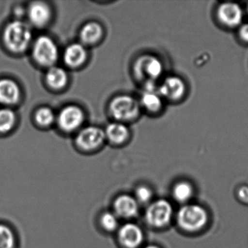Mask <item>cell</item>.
Returning <instances> with one entry per match:
<instances>
[{"label": "cell", "instance_id": "obj_1", "mask_svg": "<svg viewBox=\"0 0 248 248\" xmlns=\"http://www.w3.org/2000/svg\"><path fill=\"white\" fill-rule=\"evenodd\" d=\"M32 40L31 29L26 23L14 21L5 26L2 41L8 50L15 53H22L28 48Z\"/></svg>", "mask_w": 248, "mask_h": 248}, {"label": "cell", "instance_id": "obj_2", "mask_svg": "<svg viewBox=\"0 0 248 248\" xmlns=\"http://www.w3.org/2000/svg\"><path fill=\"white\" fill-rule=\"evenodd\" d=\"M208 216L207 212L197 204H186L180 209L177 216L179 226L188 232H195L205 226Z\"/></svg>", "mask_w": 248, "mask_h": 248}, {"label": "cell", "instance_id": "obj_3", "mask_svg": "<svg viewBox=\"0 0 248 248\" xmlns=\"http://www.w3.org/2000/svg\"><path fill=\"white\" fill-rule=\"evenodd\" d=\"M134 69L136 76L146 82V85H155L163 74V63L159 58L146 55L138 59Z\"/></svg>", "mask_w": 248, "mask_h": 248}, {"label": "cell", "instance_id": "obj_4", "mask_svg": "<svg viewBox=\"0 0 248 248\" xmlns=\"http://www.w3.org/2000/svg\"><path fill=\"white\" fill-rule=\"evenodd\" d=\"M140 104L133 97L121 95L115 97L109 104V111L118 121L134 120L140 113Z\"/></svg>", "mask_w": 248, "mask_h": 248}, {"label": "cell", "instance_id": "obj_5", "mask_svg": "<svg viewBox=\"0 0 248 248\" xmlns=\"http://www.w3.org/2000/svg\"><path fill=\"white\" fill-rule=\"evenodd\" d=\"M32 55L39 64L51 67L59 59V49L50 37L40 36L34 42Z\"/></svg>", "mask_w": 248, "mask_h": 248}, {"label": "cell", "instance_id": "obj_6", "mask_svg": "<svg viewBox=\"0 0 248 248\" xmlns=\"http://www.w3.org/2000/svg\"><path fill=\"white\" fill-rule=\"evenodd\" d=\"M172 215L170 203L165 200H158L149 204L145 213V218L150 226L161 228L168 224Z\"/></svg>", "mask_w": 248, "mask_h": 248}, {"label": "cell", "instance_id": "obj_7", "mask_svg": "<svg viewBox=\"0 0 248 248\" xmlns=\"http://www.w3.org/2000/svg\"><path fill=\"white\" fill-rule=\"evenodd\" d=\"M85 120L82 108L78 106L69 105L64 107L58 116V124L61 129L72 132L80 127Z\"/></svg>", "mask_w": 248, "mask_h": 248}, {"label": "cell", "instance_id": "obj_8", "mask_svg": "<svg viewBox=\"0 0 248 248\" xmlns=\"http://www.w3.org/2000/svg\"><path fill=\"white\" fill-rule=\"evenodd\" d=\"M105 131L98 127H85L77 136L76 143L83 150L91 151L96 149L104 143Z\"/></svg>", "mask_w": 248, "mask_h": 248}, {"label": "cell", "instance_id": "obj_9", "mask_svg": "<svg viewBox=\"0 0 248 248\" xmlns=\"http://www.w3.org/2000/svg\"><path fill=\"white\" fill-rule=\"evenodd\" d=\"M120 243L125 248H137L143 241V232L134 223H126L120 226L117 233Z\"/></svg>", "mask_w": 248, "mask_h": 248}, {"label": "cell", "instance_id": "obj_10", "mask_svg": "<svg viewBox=\"0 0 248 248\" xmlns=\"http://www.w3.org/2000/svg\"><path fill=\"white\" fill-rule=\"evenodd\" d=\"M158 92L162 98L177 101L181 99L185 95V83L178 77L169 76L162 81L158 88Z\"/></svg>", "mask_w": 248, "mask_h": 248}, {"label": "cell", "instance_id": "obj_11", "mask_svg": "<svg viewBox=\"0 0 248 248\" xmlns=\"http://www.w3.org/2000/svg\"><path fill=\"white\" fill-rule=\"evenodd\" d=\"M219 21L228 27H236L242 23L243 11L238 4L224 2L218 7L217 12Z\"/></svg>", "mask_w": 248, "mask_h": 248}, {"label": "cell", "instance_id": "obj_12", "mask_svg": "<svg viewBox=\"0 0 248 248\" xmlns=\"http://www.w3.org/2000/svg\"><path fill=\"white\" fill-rule=\"evenodd\" d=\"M114 213L123 218H132L139 213V202L134 197L129 194H121L114 200Z\"/></svg>", "mask_w": 248, "mask_h": 248}, {"label": "cell", "instance_id": "obj_13", "mask_svg": "<svg viewBox=\"0 0 248 248\" xmlns=\"http://www.w3.org/2000/svg\"><path fill=\"white\" fill-rule=\"evenodd\" d=\"M21 95L20 87L15 81L8 78L0 79V104L6 107L16 104Z\"/></svg>", "mask_w": 248, "mask_h": 248}, {"label": "cell", "instance_id": "obj_14", "mask_svg": "<svg viewBox=\"0 0 248 248\" xmlns=\"http://www.w3.org/2000/svg\"><path fill=\"white\" fill-rule=\"evenodd\" d=\"M50 7L43 2H34L29 7L28 16L30 22L36 27H43L51 18Z\"/></svg>", "mask_w": 248, "mask_h": 248}, {"label": "cell", "instance_id": "obj_15", "mask_svg": "<svg viewBox=\"0 0 248 248\" xmlns=\"http://www.w3.org/2000/svg\"><path fill=\"white\" fill-rule=\"evenodd\" d=\"M146 91L141 96V105L151 112L159 111L162 107V97L155 85H146Z\"/></svg>", "mask_w": 248, "mask_h": 248}, {"label": "cell", "instance_id": "obj_16", "mask_svg": "<svg viewBox=\"0 0 248 248\" xmlns=\"http://www.w3.org/2000/svg\"><path fill=\"white\" fill-rule=\"evenodd\" d=\"M87 51L79 43H74L66 47L63 53L65 63L71 67L80 66L86 60Z\"/></svg>", "mask_w": 248, "mask_h": 248}, {"label": "cell", "instance_id": "obj_17", "mask_svg": "<svg viewBox=\"0 0 248 248\" xmlns=\"http://www.w3.org/2000/svg\"><path fill=\"white\" fill-rule=\"evenodd\" d=\"M46 79L47 85L52 88L61 89L68 83V74L62 68L51 66L46 73Z\"/></svg>", "mask_w": 248, "mask_h": 248}, {"label": "cell", "instance_id": "obj_18", "mask_svg": "<svg viewBox=\"0 0 248 248\" xmlns=\"http://www.w3.org/2000/svg\"><path fill=\"white\" fill-rule=\"evenodd\" d=\"M106 137L109 139L110 141L115 144H120L125 141L129 136V130L127 126L123 123H110L105 130Z\"/></svg>", "mask_w": 248, "mask_h": 248}, {"label": "cell", "instance_id": "obj_19", "mask_svg": "<svg viewBox=\"0 0 248 248\" xmlns=\"http://www.w3.org/2000/svg\"><path fill=\"white\" fill-rule=\"evenodd\" d=\"M102 35V27L97 22L87 23L80 31V39L85 44L96 43Z\"/></svg>", "mask_w": 248, "mask_h": 248}, {"label": "cell", "instance_id": "obj_20", "mask_svg": "<svg viewBox=\"0 0 248 248\" xmlns=\"http://www.w3.org/2000/svg\"><path fill=\"white\" fill-rule=\"evenodd\" d=\"M16 123V115L8 107L0 108V135L7 134L14 129Z\"/></svg>", "mask_w": 248, "mask_h": 248}, {"label": "cell", "instance_id": "obj_21", "mask_svg": "<svg viewBox=\"0 0 248 248\" xmlns=\"http://www.w3.org/2000/svg\"><path fill=\"white\" fill-rule=\"evenodd\" d=\"M174 198L179 202L188 201L193 194V188L191 184L186 181H181L175 184L172 190Z\"/></svg>", "mask_w": 248, "mask_h": 248}, {"label": "cell", "instance_id": "obj_22", "mask_svg": "<svg viewBox=\"0 0 248 248\" xmlns=\"http://www.w3.org/2000/svg\"><path fill=\"white\" fill-rule=\"evenodd\" d=\"M16 241L14 231L7 225L0 223V248H15Z\"/></svg>", "mask_w": 248, "mask_h": 248}, {"label": "cell", "instance_id": "obj_23", "mask_svg": "<svg viewBox=\"0 0 248 248\" xmlns=\"http://www.w3.org/2000/svg\"><path fill=\"white\" fill-rule=\"evenodd\" d=\"M100 224L107 232H114L119 229L118 216L113 212H104L100 217Z\"/></svg>", "mask_w": 248, "mask_h": 248}, {"label": "cell", "instance_id": "obj_24", "mask_svg": "<svg viewBox=\"0 0 248 248\" xmlns=\"http://www.w3.org/2000/svg\"><path fill=\"white\" fill-rule=\"evenodd\" d=\"M35 120L40 125L47 127L54 123L56 116L51 108L48 107H42L36 112Z\"/></svg>", "mask_w": 248, "mask_h": 248}, {"label": "cell", "instance_id": "obj_25", "mask_svg": "<svg viewBox=\"0 0 248 248\" xmlns=\"http://www.w3.org/2000/svg\"><path fill=\"white\" fill-rule=\"evenodd\" d=\"M135 198L137 200L138 202L146 204L152 198V190L146 186H139L136 188Z\"/></svg>", "mask_w": 248, "mask_h": 248}, {"label": "cell", "instance_id": "obj_26", "mask_svg": "<svg viewBox=\"0 0 248 248\" xmlns=\"http://www.w3.org/2000/svg\"><path fill=\"white\" fill-rule=\"evenodd\" d=\"M238 197L245 203H248V187L246 186L240 187L238 190Z\"/></svg>", "mask_w": 248, "mask_h": 248}, {"label": "cell", "instance_id": "obj_27", "mask_svg": "<svg viewBox=\"0 0 248 248\" xmlns=\"http://www.w3.org/2000/svg\"><path fill=\"white\" fill-rule=\"evenodd\" d=\"M239 36L243 41L248 43V23L241 27L239 30Z\"/></svg>", "mask_w": 248, "mask_h": 248}, {"label": "cell", "instance_id": "obj_28", "mask_svg": "<svg viewBox=\"0 0 248 248\" xmlns=\"http://www.w3.org/2000/svg\"><path fill=\"white\" fill-rule=\"evenodd\" d=\"M144 248H159V247L156 246V245H148V246L145 247Z\"/></svg>", "mask_w": 248, "mask_h": 248}, {"label": "cell", "instance_id": "obj_29", "mask_svg": "<svg viewBox=\"0 0 248 248\" xmlns=\"http://www.w3.org/2000/svg\"></svg>", "mask_w": 248, "mask_h": 248}]
</instances>
